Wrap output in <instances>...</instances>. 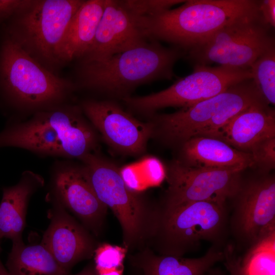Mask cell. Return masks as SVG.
<instances>
[{
	"label": "cell",
	"instance_id": "1",
	"mask_svg": "<svg viewBox=\"0 0 275 275\" xmlns=\"http://www.w3.org/2000/svg\"><path fill=\"white\" fill-rule=\"evenodd\" d=\"M98 137L80 106L66 103L23 121L8 122L0 132V148H18L40 157L80 160L97 151Z\"/></svg>",
	"mask_w": 275,
	"mask_h": 275
},
{
	"label": "cell",
	"instance_id": "2",
	"mask_svg": "<svg viewBox=\"0 0 275 275\" xmlns=\"http://www.w3.org/2000/svg\"><path fill=\"white\" fill-rule=\"evenodd\" d=\"M184 55L185 51L180 48L167 47L159 41L148 40L103 61L81 62L79 85L123 99L143 84L172 79L175 64Z\"/></svg>",
	"mask_w": 275,
	"mask_h": 275
},
{
	"label": "cell",
	"instance_id": "3",
	"mask_svg": "<svg viewBox=\"0 0 275 275\" xmlns=\"http://www.w3.org/2000/svg\"><path fill=\"white\" fill-rule=\"evenodd\" d=\"M260 1L189 0L175 9L139 17L149 40L164 41L185 52L226 25L259 11Z\"/></svg>",
	"mask_w": 275,
	"mask_h": 275
},
{
	"label": "cell",
	"instance_id": "4",
	"mask_svg": "<svg viewBox=\"0 0 275 275\" xmlns=\"http://www.w3.org/2000/svg\"><path fill=\"white\" fill-rule=\"evenodd\" d=\"M75 89L72 82L43 67L10 36L2 42L0 97L5 105L31 117L66 104Z\"/></svg>",
	"mask_w": 275,
	"mask_h": 275
},
{
	"label": "cell",
	"instance_id": "5",
	"mask_svg": "<svg viewBox=\"0 0 275 275\" xmlns=\"http://www.w3.org/2000/svg\"><path fill=\"white\" fill-rule=\"evenodd\" d=\"M98 199L111 209L118 220L127 251L147 246L157 223L159 205L150 203L139 192L130 189L115 164L97 151L80 160Z\"/></svg>",
	"mask_w": 275,
	"mask_h": 275
},
{
	"label": "cell",
	"instance_id": "6",
	"mask_svg": "<svg viewBox=\"0 0 275 275\" xmlns=\"http://www.w3.org/2000/svg\"><path fill=\"white\" fill-rule=\"evenodd\" d=\"M227 202L196 201L161 209L147 246L159 255L183 257L203 241L224 248L229 231Z\"/></svg>",
	"mask_w": 275,
	"mask_h": 275
},
{
	"label": "cell",
	"instance_id": "7",
	"mask_svg": "<svg viewBox=\"0 0 275 275\" xmlns=\"http://www.w3.org/2000/svg\"><path fill=\"white\" fill-rule=\"evenodd\" d=\"M264 101L253 78L248 79L190 106L157 116V129L172 143L183 144L196 136L215 138L237 115Z\"/></svg>",
	"mask_w": 275,
	"mask_h": 275
},
{
	"label": "cell",
	"instance_id": "8",
	"mask_svg": "<svg viewBox=\"0 0 275 275\" xmlns=\"http://www.w3.org/2000/svg\"><path fill=\"white\" fill-rule=\"evenodd\" d=\"M274 29L263 20L259 12L223 27L186 52L195 65L250 69L267 50L275 46Z\"/></svg>",
	"mask_w": 275,
	"mask_h": 275
},
{
	"label": "cell",
	"instance_id": "9",
	"mask_svg": "<svg viewBox=\"0 0 275 275\" xmlns=\"http://www.w3.org/2000/svg\"><path fill=\"white\" fill-rule=\"evenodd\" d=\"M81 0L34 1L9 31L11 37L39 62L57 63L56 53Z\"/></svg>",
	"mask_w": 275,
	"mask_h": 275
},
{
	"label": "cell",
	"instance_id": "10",
	"mask_svg": "<svg viewBox=\"0 0 275 275\" xmlns=\"http://www.w3.org/2000/svg\"><path fill=\"white\" fill-rule=\"evenodd\" d=\"M250 78H253L250 69L195 65L191 74L178 79L163 90L122 99L132 110L150 114L167 107L190 106Z\"/></svg>",
	"mask_w": 275,
	"mask_h": 275
},
{
	"label": "cell",
	"instance_id": "11",
	"mask_svg": "<svg viewBox=\"0 0 275 275\" xmlns=\"http://www.w3.org/2000/svg\"><path fill=\"white\" fill-rule=\"evenodd\" d=\"M229 211V231L237 248L248 250L275 232V178L268 173L242 176Z\"/></svg>",
	"mask_w": 275,
	"mask_h": 275
},
{
	"label": "cell",
	"instance_id": "12",
	"mask_svg": "<svg viewBox=\"0 0 275 275\" xmlns=\"http://www.w3.org/2000/svg\"><path fill=\"white\" fill-rule=\"evenodd\" d=\"M241 172L198 168L179 160L166 172L168 187L161 209L196 201L227 202L236 192Z\"/></svg>",
	"mask_w": 275,
	"mask_h": 275
},
{
	"label": "cell",
	"instance_id": "13",
	"mask_svg": "<svg viewBox=\"0 0 275 275\" xmlns=\"http://www.w3.org/2000/svg\"><path fill=\"white\" fill-rule=\"evenodd\" d=\"M51 169V195L96 235L103 227L107 207L97 196L82 163L57 160Z\"/></svg>",
	"mask_w": 275,
	"mask_h": 275
},
{
	"label": "cell",
	"instance_id": "14",
	"mask_svg": "<svg viewBox=\"0 0 275 275\" xmlns=\"http://www.w3.org/2000/svg\"><path fill=\"white\" fill-rule=\"evenodd\" d=\"M105 142L115 150L139 155L146 150L154 126L140 121L109 100L88 99L79 105Z\"/></svg>",
	"mask_w": 275,
	"mask_h": 275
},
{
	"label": "cell",
	"instance_id": "15",
	"mask_svg": "<svg viewBox=\"0 0 275 275\" xmlns=\"http://www.w3.org/2000/svg\"><path fill=\"white\" fill-rule=\"evenodd\" d=\"M148 40L140 27L138 17L122 1L106 0L94 42L81 62L103 61Z\"/></svg>",
	"mask_w": 275,
	"mask_h": 275
},
{
	"label": "cell",
	"instance_id": "16",
	"mask_svg": "<svg viewBox=\"0 0 275 275\" xmlns=\"http://www.w3.org/2000/svg\"><path fill=\"white\" fill-rule=\"evenodd\" d=\"M50 212V223L41 242L59 265L68 273L80 261L91 257L96 245L86 230L66 211L60 203L53 201Z\"/></svg>",
	"mask_w": 275,
	"mask_h": 275
},
{
	"label": "cell",
	"instance_id": "17",
	"mask_svg": "<svg viewBox=\"0 0 275 275\" xmlns=\"http://www.w3.org/2000/svg\"><path fill=\"white\" fill-rule=\"evenodd\" d=\"M272 137H275L274 109L266 101H263L237 115L215 138L249 153L256 144Z\"/></svg>",
	"mask_w": 275,
	"mask_h": 275
},
{
	"label": "cell",
	"instance_id": "18",
	"mask_svg": "<svg viewBox=\"0 0 275 275\" xmlns=\"http://www.w3.org/2000/svg\"><path fill=\"white\" fill-rule=\"evenodd\" d=\"M212 245L198 258L159 255L148 246L130 255V264L142 275H204L217 262L224 261L223 249Z\"/></svg>",
	"mask_w": 275,
	"mask_h": 275
},
{
	"label": "cell",
	"instance_id": "19",
	"mask_svg": "<svg viewBox=\"0 0 275 275\" xmlns=\"http://www.w3.org/2000/svg\"><path fill=\"white\" fill-rule=\"evenodd\" d=\"M182 145L179 160L190 166L241 172L254 166L250 153L215 138L196 136Z\"/></svg>",
	"mask_w": 275,
	"mask_h": 275
},
{
	"label": "cell",
	"instance_id": "20",
	"mask_svg": "<svg viewBox=\"0 0 275 275\" xmlns=\"http://www.w3.org/2000/svg\"><path fill=\"white\" fill-rule=\"evenodd\" d=\"M44 184V180L41 175L27 170L22 173L16 184L3 188L0 203V239L8 238L13 242L22 241L29 201Z\"/></svg>",
	"mask_w": 275,
	"mask_h": 275
},
{
	"label": "cell",
	"instance_id": "21",
	"mask_svg": "<svg viewBox=\"0 0 275 275\" xmlns=\"http://www.w3.org/2000/svg\"><path fill=\"white\" fill-rule=\"evenodd\" d=\"M106 0L84 1L66 31L57 50V63L82 59L92 46Z\"/></svg>",
	"mask_w": 275,
	"mask_h": 275
},
{
	"label": "cell",
	"instance_id": "22",
	"mask_svg": "<svg viewBox=\"0 0 275 275\" xmlns=\"http://www.w3.org/2000/svg\"><path fill=\"white\" fill-rule=\"evenodd\" d=\"M10 275H68L51 253L41 244L13 242L6 263Z\"/></svg>",
	"mask_w": 275,
	"mask_h": 275
},
{
	"label": "cell",
	"instance_id": "23",
	"mask_svg": "<svg viewBox=\"0 0 275 275\" xmlns=\"http://www.w3.org/2000/svg\"><path fill=\"white\" fill-rule=\"evenodd\" d=\"M241 264L244 275H275V232L247 250Z\"/></svg>",
	"mask_w": 275,
	"mask_h": 275
},
{
	"label": "cell",
	"instance_id": "24",
	"mask_svg": "<svg viewBox=\"0 0 275 275\" xmlns=\"http://www.w3.org/2000/svg\"><path fill=\"white\" fill-rule=\"evenodd\" d=\"M253 79L265 101L275 104V46L261 55L250 68Z\"/></svg>",
	"mask_w": 275,
	"mask_h": 275
},
{
	"label": "cell",
	"instance_id": "25",
	"mask_svg": "<svg viewBox=\"0 0 275 275\" xmlns=\"http://www.w3.org/2000/svg\"><path fill=\"white\" fill-rule=\"evenodd\" d=\"M124 246L103 243L94 252L95 268L98 274L124 269L123 261L127 253Z\"/></svg>",
	"mask_w": 275,
	"mask_h": 275
},
{
	"label": "cell",
	"instance_id": "26",
	"mask_svg": "<svg viewBox=\"0 0 275 275\" xmlns=\"http://www.w3.org/2000/svg\"><path fill=\"white\" fill-rule=\"evenodd\" d=\"M254 165L267 173L275 167V137L264 139L254 145L249 152Z\"/></svg>",
	"mask_w": 275,
	"mask_h": 275
},
{
	"label": "cell",
	"instance_id": "27",
	"mask_svg": "<svg viewBox=\"0 0 275 275\" xmlns=\"http://www.w3.org/2000/svg\"><path fill=\"white\" fill-rule=\"evenodd\" d=\"M125 7L138 17L154 14L170 9L176 5L183 3L180 0H125L122 1Z\"/></svg>",
	"mask_w": 275,
	"mask_h": 275
},
{
	"label": "cell",
	"instance_id": "28",
	"mask_svg": "<svg viewBox=\"0 0 275 275\" xmlns=\"http://www.w3.org/2000/svg\"><path fill=\"white\" fill-rule=\"evenodd\" d=\"M32 0H0V21L18 14L30 7Z\"/></svg>",
	"mask_w": 275,
	"mask_h": 275
},
{
	"label": "cell",
	"instance_id": "29",
	"mask_svg": "<svg viewBox=\"0 0 275 275\" xmlns=\"http://www.w3.org/2000/svg\"><path fill=\"white\" fill-rule=\"evenodd\" d=\"M223 250L224 264L230 275H244L241 264V258L237 256L234 246L227 244Z\"/></svg>",
	"mask_w": 275,
	"mask_h": 275
},
{
	"label": "cell",
	"instance_id": "30",
	"mask_svg": "<svg viewBox=\"0 0 275 275\" xmlns=\"http://www.w3.org/2000/svg\"><path fill=\"white\" fill-rule=\"evenodd\" d=\"M259 10L264 21L269 26L275 28V1H260Z\"/></svg>",
	"mask_w": 275,
	"mask_h": 275
},
{
	"label": "cell",
	"instance_id": "31",
	"mask_svg": "<svg viewBox=\"0 0 275 275\" xmlns=\"http://www.w3.org/2000/svg\"><path fill=\"white\" fill-rule=\"evenodd\" d=\"M75 275H98L95 266H88Z\"/></svg>",
	"mask_w": 275,
	"mask_h": 275
},
{
	"label": "cell",
	"instance_id": "32",
	"mask_svg": "<svg viewBox=\"0 0 275 275\" xmlns=\"http://www.w3.org/2000/svg\"><path fill=\"white\" fill-rule=\"evenodd\" d=\"M204 275H225V274L221 269L213 267Z\"/></svg>",
	"mask_w": 275,
	"mask_h": 275
},
{
	"label": "cell",
	"instance_id": "33",
	"mask_svg": "<svg viewBox=\"0 0 275 275\" xmlns=\"http://www.w3.org/2000/svg\"><path fill=\"white\" fill-rule=\"evenodd\" d=\"M1 247L0 245V253L1 252ZM0 275H10L7 268L3 264L0 259Z\"/></svg>",
	"mask_w": 275,
	"mask_h": 275
},
{
	"label": "cell",
	"instance_id": "34",
	"mask_svg": "<svg viewBox=\"0 0 275 275\" xmlns=\"http://www.w3.org/2000/svg\"><path fill=\"white\" fill-rule=\"evenodd\" d=\"M123 269H118L107 272L98 275H123Z\"/></svg>",
	"mask_w": 275,
	"mask_h": 275
}]
</instances>
